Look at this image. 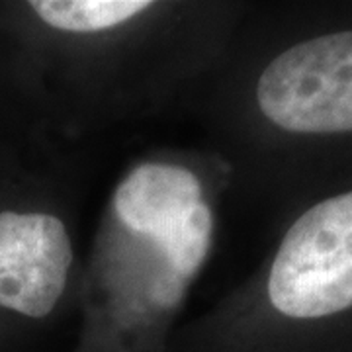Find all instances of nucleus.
I'll use <instances>...</instances> for the list:
<instances>
[{"mask_svg":"<svg viewBox=\"0 0 352 352\" xmlns=\"http://www.w3.org/2000/svg\"><path fill=\"white\" fill-rule=\"evenodd\" d=\"M268 298L294 319L352 307V192L317 204L289 227L270 270Z\"/></svg>","mask_w":352,"mask_h":352,"instance_id":"obj_1","label":"nucleus"},{"mask_svg":"<svg viewBox=\"0 0 352 352\" xmlns=\"http://www.w3.org/2000/svg\"><path fill=\"white\" fill-rule=\"evenodd\" d=\"M263 113L294 133L352 131V32L294 45L264 69Z\"/></svg>","mask_w":352,"mask_h":352,"instance_id":"obj_2","label":"nucleus"},{"mask_svg":"<svg viewBox=\"0 0 352 352\" xmlns=\"http://www.w3.org/2000/svg\"><path fill=\"white\" fill-rule=\"evenodd\" d=\"M116 214L131 231L151 237L178 276L200 268L212 237V212L198 176L175 164H139L118 186Z\"/></svg>","mask_w":352,"mask_h":352,"instance_id":"obj_3","label":"nucleus"},{"mask_svg":"<svg viewBox=\"0 0 352 352\" xmlns=\"http://www.w3.org/2000/svg\"><path fill=\"white\" fill-rule=\"evenodd\" d=\"M73 261L59 217L39 212H0V307L41 319L59 302Z\"/></svg>","mask_w":352,"mask_h":352,"instance_id":"obj_4","label":"nucleus"},{"mask_svg":"<svg viewBox=\"0 0 352 352\" xmlns=\"http://www.w3.org/2000/svg\"><path fill=\"white\" fill-rule=\"evenodd\" d=\"M39 18L51 28L90 34L102 32L147 10L145 0H36L30 4Z\"/></svg>","mask_w":352,"mask_h":352,"instance_id":"obj_5","label":"nucleus"}]
</instances>
